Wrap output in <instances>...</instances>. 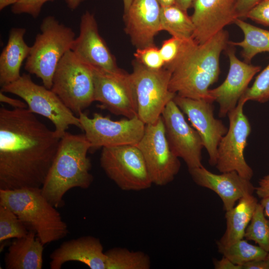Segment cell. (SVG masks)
<instances>
[{
  "mask_svg": "<svg viewBox=\"0 0 269 269\" xmlns=\"http://www.w3.org/2000/svg\"><path fill=\"white\" fill-rule=\"evenodd\" d=\"M241 99L246 102L254 101L265 103L269 100V63L257 75L251 87H248Z\"/></svg>",
  "mask_w": 269,
  "mask_h": 269,
  "instance_id": "cell-31",
  "label": "cell"
},
{
  "mask_svg": "<svg viewBox=\"0 0 269 269\" xmlns=\"http://www.w3.org/2000/svg\"><path fill=\"white\" fill-rule=\"evenodd\" d=\"M0 91L18 96L31 112L50 120L61 138L70 126L81 129L79 117L51 89L35 83L29 74L23 73L15 81L1 87Z\"/></svg>",
  "mask_w": 269,
  "mask_h": 269,
  "instance_id": "cell-7",
  "label": "cell"
},
{
  "mask_svg": "<svg viewBox=\"0 0 269 269\" xmlns=\"http://www.w3.org/2000/svg\"><path fill=\"white\" fill-rule=\"evenodd\" d=\"M173 101L186 115L193 128L199 134L204 147L209 155V163L216 165L217 148L228 128L214 116L213 103L204 99H193L176 95Z\"/></svg>",
  "mask_w": 269,
  "mask_h": 269,
  "instance_id": "cell-15",
  "label": "cell"
},
{
  "mask_svg": "<svg viewBox=\"0 0 269 269\" xmlns=\"http://www.w3.org/2000/svg\"><path fill=\"white\" fill-rule=\"evenodd\" d=\"M83 0H65L68 7L71 10H74L78 7Z\"/></svg>",
  "mask_w": 269,
  "mask_h": 269,
  "instance_id": "cell-43",
  "label": "cell"
},
{
  "mask_svg": "<svg viewBox=\"0 0 269 269\" xmlns=\"http://www.w3.org/2000/svg\"><path fill=\"white\" fill-rule=\"evenodd\" d=\"M75 38L72 29L60 23L55 17H44L40 25V32L30 46L25 70L40 78L43 85L51 89L58 64L71 50Z\"/></svg>",
  "mask_w": 269,
  "mask_h": 269,
  "instance_id": "cell-5",
  "label": "cell"
},
{
  "mask_svg": "<svg viewBox=\"0 0 269 269\" xmlns=\"http://www.w3.org/2000/svg\"><path fill=\"white\" fill-rule=\"evenodd\" d=\"M17 0H0V10H1L9 5H13Z\"/></svg>",
  "mask_w": 269,
  "mask_h": 269,
  "instance_id": "cell-44",
  "label": "cell"
},
{
  "mask_svg": "<svg viewBox=\"0 0 269 269\" xmlns=\"http://www.w3.org/2000/svg\"><path fill=\"white\" fill-rule=\"evenodd\" d=\"M246 103L240 99L236 108L227 115L229 126L218 145L215 166L221 173L235 171L251 180L253 170L244 157L248 138L252 131L249 121L244 113Z\"/></svg>",
  "mask_w": 269,
  "mask_h": 269,
  "instance_id": "cell-11",
  "label": "cell"
},
{
  "mask_svg": "<svg viewBox=\"0 0 269 269\" xmlns=\"http://www.w3.org/2000/svg\"><path fill=\"white\" fill-rule=\"evenodd\" d=\"M246 17L269 26V0H263L257 4L248 12Z\"/></svg>",
  "mask_w": 269,
  "mask_h": 269,
  "instance_id": "cell-35",
  "label": "cell"
},
{
  "mask_svg": "<svg viewBox=\"0 0 269 269\" xmlns=\"http://www.w3.org/2000/svg\"><path fill=\"white\" fill-rule=\"evenodd\" d=\"M188 170L196 184L212 190L220 197L226 211L234 207L241 198L252 195L255 191V187L250 180L235 171L217 174L209 171L203 166Z\"/></svg>",
  "mask_w": 269,
  "mask_h": 269,
  "instance_id": "cell-19",
  "label": "cell"
},
{
  "mask_svg": "<svg viewBox=\"0 0 269 269\" xmlns=\"http://www.w3.org/2000/svg\"><path fill=\"white\" fill-rule=\"evenodd\" d=\"M81 129L91 145V149L136 144L142 137L145 124L137 116L113 121L99 113L92 118L81 113Z\"/></svg>",
  "mask_w": 269,
  "mask_h": 269,
  "instance_id": "cell-12",
  "label": "cell"
},
{
  "mask_svg": "<svg viewBox=\"0 0 269 269\" xmlns=\"http://www.w3.org/2000/svg\"><path fill=\"white\" fill-rule=\"evenodd\" d=\"M267 259L269 261V252H268V255Z\"/></svg>",
  "mask_w": 269,
  "mask_h": 269,
  "instance_id": "cell-47",
  "label": "cell"
},
{
  "mask_svg": "<svg viewBox=\"0 0 269 269\" xmlns=\"http://www.w3.org/2000/svg\"><path fill=\"white\" fill-rule=\"evenodd\" d=\"M43 246L33 231H29L24 237L15 238L5 255V268L41 269Z\"/></svg>",
  "mask_w": 269,
  "mask_h": 269,
  "instance_id": "cell-23",
  "label": "cell"
},
{
  "mask_svg": "<svg viewBox=\"0 0 269 269\" xmlns=\"http://www.w3.org/2000/svg\"><path fill=\"white\" fill-rule=\"evenodd\" d=\"M229 42L224 29L203 43L193 38L184 40L176 58L165 67L171 72L170 91L180 97L213 103L209 87L218 80L220 55Z\"/></svg>",
  "mask_w": 269,
  "mask_h": 269,
  "instance_id": "cell-2",
  "label": "cell"
},
{
  "mask_svg": "<svg viewBox=\"0 0 269 269\" xmlns=\"http://www.w3.org/2000/svg\"><path fill=\"white\" fill-rule=\"evenodd\" d=\"M51 90L78 117L94 101L92 67L68 51L56 69Z\"/></svg>",
  "mask_w": 269,
  "mask_h": 269,
  "instance_id": "cell-6",
  "label": "cell"
},
{
  "mask_svg": "<svg viewBox=\"0 0 269 269\" xmlns=\"http://www.w3.org/2000/svg\"><path fill=\"white\" fill-rule=\"evenodd\" d=\"M105 253L106 269H149L151 267L149 257L141 251L115 247Z\"/></svg>",
  "mask_w": 269,
  "mask_h": 269,
  "instance_id": "cell-27",
  "label": "cell"
},
{
  "mask_svg": "<svg viewBox=\"0 0 269 269\" xmlns=\"http://www.w3.org/2000/svg\"><path fill=\"white\" fill-rule=\"evenodd\" d=\"M53 0H17L11 6V11L15 14L26 13L32 17H37L43 4Z\"/></svg>",
  "mask_w": 269,
  "mask_h": 269,
  "instance_id": "cell-33",
  "label": "cell"
},
{
  "mask_svg": "<svg viewBox=\"0 0 269 269\" xmlns=\"http://www.w3.org/2000/svg\"><path fill=\"white\" fill-rule=\"evenodd\" d=\"M184 40H186L172 36L163 42L159 50L165 63L164 67L170 65L176 58Z\"/></svg>",
  "mask_w": 269,
  "mask_h": 269,
  "instance_id": "cell-34",
  "label": "cell"
},
{
  "mask_svg": "<svg viewBox=\"0 0 269 269\" xmlns=\"http://www.w3.org/2000/svg\"><path fill=\"white\" fill-rule=\"evenodd\" d=\"M243 269H269V261L266 259L250 261L242 265Z\"/></svg>",
  "mask_w": 269,
  "mask_h": 269,
  "instance_id": "cell-40",
  "label": "cell"
},
{
  "mask_svg": "<svg viewBox=\"0 0 269 269\" xmlns=\"http://www.w3.org/2000/svg\"><path fill=\"white\" fill-rule=\"evenodd\" d=\"M160 24L161 30L172 37L182 40L193 38L195 27L191 16L175 4L161 6Z\"/></svg>",
  "mask_w": 269,
  "mask_h": 269,
  "instance_id": "cell-26",
  "label": "cell"
},
{
  "mask_svg": "<svg viewBox=\"0 0 269 269\" xmlns=\"http://www.w3.org/2000/svg\"><path fill=\"white\" fill-rule=\"evenodd\" d=\"M140 150L152 184L164 186L178 173L180 162L169 145L161 116L145 125L144 134L136 144Z\"/></svg>",
  "mask_w": 269,
  "mask_h": 269,
  "instance_id": "cell-10",
  "label": "cell"
},
{
  "mask_svg": "<svg viewBox=\"0 0 269 269\" xmlns=\"http://www.w3.org/2000/svg\"><path fill=\"white\" fill-rule=\"evenodd\" d=\"M0 101L12 106L13 109L27 108V105L24 101L10 98L1 91L0 92Z\"/></svg>",
  "mask_w": 269,
  "mask_h": 269,
  "instance_id": "cell-39",
  "label": "cell"
},
{
  "mask_svg": "<svg viewBox=\"0 0 269 269\" xmlns=\"http://www.w3.org/2000/svg\"><path fill=\"white\" fill-rule=\"evenodd\" d=\"M247 240L255 242L259 247L269 252V219L266 218L263 206L258 203L244 235Z\"/></svg>",
  "mask_w": 269,
  "mask_h": 269,
  "instance_id": "cell-29",
  "label": "cell"
},
{
  "mask_svg": "<svg viewBox=\"0 0 269 269\" xmlns=\"http://www.w3.org/2000/svg\"><path fill=\"white\" fill-rule=\"evenodd\" d=\"M260 204L264 208L266 216L269 219V197L262 198Z\"/></svg>",
  "mask_w": 269,
  "mask_h": 269,
  "instance_id": "cell-42",
  "label": "cell"
},
{
  "mask_svg": "<svg viewBox=\"0 0 269 269\" xmlns=\"http://www.w3.org/2000/svg\"><path fill=\"white\" fill-rule=\"evenodd\" d=\"M134 55L135 60L149 69L159 70L165 66L159 48L154 44L136 48Z\"/></svg>",
  "mask_w": 269,
  "mask_h": 269,
  "instance_id": "cell-32",
  "label": "cell"
},
{
  "mask_svg": "<svg viewBox=\"0 0 269 269\" xmlns=\"http://www.w3.org/2000/svg\"><path fill=\"white\" fill-rule=\"evenodd\" d=\"M213 264L215 269H243L241 265L233 263L224 256L220 260H214Z\"/></svg>",
  "mask_w": 269,
  "mask_h": 269,
  "instance_id": "cell-38",
  "label": "cell"
},
{
  "mask_svg": "<svg viewBox=\"0 0 269 269\" xmlns=\"http://www.w3.org/2000/svg\"><path fill=\"white\" fill-rule=\"evenodd\" d=\"M91 145L85 134L66 132L59 147L44 184L43 195L56 208L65 205L63 197L70 189L90 187L93 176L87 153Z\"/></svg>",
  "mask_w": 269,
  "mask_h": 269,
  "instance_id": "cell-3",
  "label": "cell"
},
{
  "mask_svg": "<svg viewBox=\"0 0 269 269\" xmlns=\"http://www.w3.org/2000/svg\"></svg>",
  "mask_w": 269,
  "mask_h": 269,
  "instance_id": "cell-48",
  "label": "cell"
},
{
  "mask_svg": "<svg viewBox=\"0 0 269 269\" xmlns=\"http://www.w3.org/2000/svg\"><path fill=\"white\" fill-rule=\"evenodd\" d=\"M29 231L17 215L7 207L0 205V243L25 236Z\"/></svg>",
  "mask_w": 269,
  "mask_h": 269,
  "instance_id": "cell-30",
  "label": "cell"
},
{
  "mask_svg": "<svg viewBox=\"0 0 269 269\" xmlns=\"http://www.w3.org/2000/svg\"><path fill=\"white\" fill-rule=\"evenodd\" d=\"M229 60V69L224 81L217 87L209 89V95L212 102H216L219 106V116L226 117L237 106L254 76L261 67L240 60L233 48L227 50Z\"/></svg>",
  "mask_w": 269,
  "mask_h": 269,
  "instance_id": "cell-16",
  "label": "cell"
},
{
  "mask_svg": "<svg viewBox=\"0 0 269 269\" xmlns=\"http://www.w3.org/2000/svg\"><path fill=\"white\" fill-rule=\"evenodd\" d=\"M61 137L27 108H0V189L41 188Z\"/></svg>",
  "mask_w": 269,
  "mask_h": 269,
  "instance_id": "cell-1",
  "label": "cell"
},
{
  "mask_svg": "<svg viewBox=\"0 0 269 269\" xmlns=\"http://www.w3.org/2000/svg\"><path fill=\"white\" fill-rule=\"evenodd\" d=\"M92 67V66H91ZM94 101L113 114L126 118L137 116L136 99L130 74L93 67Z\"/></svg>",
  "mask_w": 269,
  "mask_h": 269,
  "instance_id": "cell-13",
  "label": "cell"
},
{
  "mask_svg": "<svg viewBox=\"0 0 269 269\" xmlns=\"http://www.w3.org/2000/svg\"><path fill=\"white\" fill-rule=\"evenodd\" d=\"M161 6H167L175 4V0H157Z\"/></svg>",
  "mask_w": 269,
  "mask_h": 269,
  "instance_id": "cell-45",
  "label": "cell"
},
{
  "mask_svg": "<svg viewBox=\"0 0 269 269\" xmlns=\"http://www.w3.org/2000/svg\"><path fill=\"white\" fill-rule=\"evenodd\" d=\"M71 50L82 62L93 67L113 72L121 70L100 35L94 15L88 11L81 16L79 35Z\"/></svg>",
  "mask_w": 269,
  "mask_h": 269,
  "instance_id": "cell-17",
  "label": "cell"
},
{
  "mask_svg": "<svg viewBox=\"0 0 269 269\" xmlns=\"http://www.w3.org/2000/svg\"><path fill=\"white\" fill-rule=\"evenodd\" d=\"M0 205L13 212L44 245L67 236L68 226L41 188L0 189Z\"/></svg>",
  "mask_w": 269,
  "mask_h": 269,
  "instance_id": "cell-4",
  "label": "cell"
},
{
  "mask_svg": "<svg viewBox=\"0 0 269 269\" xmlns=\"http://www.w3.org/2000/svg\"><path fill=\"white\" fill-rule=\"evenodd\" d=\"M161 6L157 0H133L124 13L125 30L136 48L154 44L160 31Z\"/></svg>",
  "mask_w": 269,
  "mask_h": 269,
  "instance_id": "cell-20",
  "label": "cell"
},
{
  "mask_svg": "<svg viewBox=\"0 0 269 269\" xmlns=\"http://www.w3.org/2000/svg\"><path fill=\"white\" fill-rule=\"evenodd\" d=\"M130 74L137 105V117L145 125L156 122L176 94L169 88L170 71L149 69L136 60Z\"/></svg>",
  "mask_w": 269,
  "mask_h": 269,
  "instance_id": "cell-8",
  "label": "cell"
},
{
  "mask_svg": "<svg viewBox=\"0 0 269 269\" xmlns=\"http://www.w3.org/2000/svg\"><path fill=\"white\" fill-rule=\"evenodd\" d=\"M263 0H237L236 11L238 17L246 18L248 12Z\"/></svg>",
  "mask_w": 269,
  "mask_h": 269,
  "instance_id": "cell-36",
  "label": "cell"
},
{
  "mask_svg": "<svg viewBox=\"0 0 269 269\" xmlns=\"http://www.w3.org/2000/svg\"><path fill=\"white\" fill-rule=\"evenodd\" d=\"M195 0H175V4L185 11L193 5Z\"/></svg>",
  "mask_w": 269,
  "mask_h": 269,
  "instance_id": "cell-41",
  "label": "cell"
},
{
  "mask_svg": "<svg viewBox=\"0 0 269 269\" xmlns=\"http://www.w3.org/2000/svg\"><path fill=\"white\" fill-rule=\"evenodd\" d=\"M252 195L241 198L230 210L226 211V229L217 244L226 246L244 239L246 229L250 223L258 204Z\"/></svg>",
  "mask_w": 269,
  "mask_h": 269,
  "instance_id": "cell-24",
  "label": "cell"
},
{
  "mask_svg": "<svg viewBox=\"0 0 269 269\" xmlns=\"http://www.w3.org/2000/svg\"><path fill=\"white\" fill-rule=\"evenodd\" d=\"M25 32L26 29L20 27L12 28L9 31L7 44L0 55L1 87L15 81L21 76V66L30 50V46L24 40Z\"/></svg>",
  "mask_w": 269,
  "mask_h": 269,
  "instance_id": "cell-22",
  "label": "cell"
},
{
  "mask_svg": "<svg viewBox=\"0 0 269 269\" xmlns=\"http://www.w3.org/2000/svg\"><path fill=\"white\" fill-rule=\"evenodd\" d=\"M255 192L261 199L269 197V173L260 179Z\"/></svg>",
  "mask_w": 269,
  "mask_h": 269,
  "instance_id": "cell-37",
  "label": "cell"
},
{
  "mask_svg": "<svg viewBox=\"0 0 269 269\" xmlns=\"http://www.w3.org/2000/svg\"><path fill=\"white\" fill-rule=\"evenodd\" d=\"M234 23L243 33L244 39L238 42L229 41V45L242 48L245 62L250 63L258 54L269 53V30L246 22L242 18H237Z\"/></svg>",
  "mask_w": 269,
  "mask_h": 269,
  "instance_id": "cell-25",
  "label": "cell"
},
{
  "mask_svg": "<svg viewBox=\"0 0 269 269\" xmlns=\"http://www.w3.org/2000/svg\"><path fill=\"white\" fill-rule=\"evenodd\" d=\"M100 160L107 176L123 190L138 191L153 184L136 144L103 147Z\"/></svg>",
  "mask_w": 269,
  "mask_h": 269,
  "instance_id": "cell-9",
  "label": "cell"
},
{
  "mask_svg": "<svg viewBox=\"0 0 269 269\" xmlns=\"http://www.w3.org/2000/svg\"><path fill=\"white\" fill-rule=\"evenodd\" d=\"M51 269H60L64 264L75 261L91 269H106V256L99 239L84 236L63 242L50 255Z\"/></svg>",
  "mask_w": 269,
  "mask_h": 269,
  "instance_id": "cell-21",
  "label": "cell"
},
{
  "mask_svg": "<svg viewBox=\"0 0 269 269\" xmlns=\"http://www.w3.org/2000/svg\"><path fill=\"white\" fill-rule=\"evenodd\" d=\"M161 116L173 153L184 160L188 169L203 166L201 151L204 146L201 138L196 130L187 123L173 100L167 104Z\"/></svg>",
  "mask_w": 269,
  "mask_h": 269,
  "instance_id": "cell-14",
  "label": "cell"
},
{
  "mask_svg": "<svg viewBox=\"0 0 269 269\" xmlns=\"http://www.w3.org/2000/svg\"><path fill=\"white\" fill-rule=\"evenodd\" d=\"M237 0H195L191 18L195 27L193 39L203 43L238 18Z\"/></svg>",
  "mask_w": 269,
  "mask_h": 269,
  "instance_id": "cell-18",
  "label": "cell"
},
{
  "mask_svg": "<svg viewBox=\"0 0 269 269\" xmlns=\"http://www.w3.org/2000/svg\"><path fill=\"white\" fill-rule=\"evenodd\" d=\"M124 7V13L129 10L133 0H123Z\"/></svg>",
  "mask_w": 269,
  "mask_h": 269,
  "instance_id": "cell-46",
  "label": "cell"
},
{
  "mask_svg": "<svg viewBox=\"0 0 269 269\" xmlns=\"http://www.w3.org/2000/svg\"><path fill=\"white\" fill-rule=\"evenodd\" d=\"M217 245L218 252L223 256L242 266L250 261L266 259L268 255V252L259 246L252 245L244 239L226 246Z\"/></svg>",
  "mask_w": 269,
  "mask_h": 269,
  "instance_id": "cell-28",
  "label": "cell"
}]
</instances>
